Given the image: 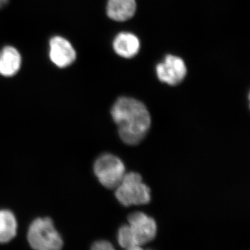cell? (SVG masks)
Instances as JSON below:
<instances>
[{"label": "cell", "instance_id": "6da1fadb", "mask_svg": "<svg viewBox=\"0 0 250 250\" xmlns=\"http://www.w3.org/2000/svg\"><path fill=\"white\" fill-rule=\"evenodd\" d=\"M120 137L126 144L136 146L144 139L151 125V117L144 104L136 99L121 97L111 108Z\"/></svg>", "mask_w": 250, "mask_h": 250}, {"label": "cell", "instance_id": "7a4b0ae2", "mask_svg": "<svg viewBox=\"0 0 250 250\" xmlns=\"http://www.w3.org/2000/svg\"><path fill=\"white\" fill-rule=\"evenodd\" d=\"M115 194L118 202L125 207L147 205L151 200L150 188L143 183L142 177L137 172L125 173Z\"/></svg>", "mask_w": 250, "mask_h": 250}, {"label": "cell", "instance_id": "3957f363", "mask_svg": "<svg viewBox=\"0 0 250 250\" xmlns=\"http://www.w3.org/2000/svg\"><path fill=\"white\" fill-rule=\"evenodd\" d=\"M28 241L33 249L39 250H58L63 245L62 236L49 218H37L31 224Z\"/></svg>", "mask_w": 250, "mask_h": 250}, {"label": "cell", "instance_id": "277c9868", "mask_svg": "<svg viewBox=\"0 0 250 250\" xmlns=\"http://www.w3.org/2000/svg\"><path fill=\"white\" fill-rule=\"evenodd\" d=\"M94 172L100 184L108 189H116L126 173L124 163L111 154H103L97 159Z\"/></svg>", "mask_w": 250, "mask_h": 250}, {"label": "cell", "instance_id": "5b68a950", "mask_svg": "<svg viewBox=\"0 0 250 250\" xmlns=\"http://www.w3.org/2000/svg\"><path fill=\"white\" fill-rule=\"evenodd\" d=\"M127 220L138 246H144L154 239L157 226L154 219L142 212H135L128 216Z\"/></svg>", "mask_w": 250, "mask_h": 250}, {"label": "cell", "instance_id": "8992f818", "mask_svg": "<svg viewBox=\"0 0 250 250\" xmlns=\"http://www.w3.org/2000/svg\"><path fill=\"white\" fill-rule=\"evenodd\" d=\"M187 65L183 59L173 55H167L164 62L156 67L159 80L170 85H178L185 78Z\"/></svg>", "mask_w": 250, "mask_h": 250}, {"label": "cell", "instance_id": "52a82bcc", "mask_svg": "<svg viewBox=\"0 0 250 250\" xmlns=\"http://www.w3.org/2000/svg\"><path fill=\"white\" fill-rule=\"evenodd\" d=\"M73 46L62 36H54L49 41V58L59 67H66L76 59Z\"/></svg>", "mask_w": 250, "mask_h": 250}, {"label": "cell", "instance_id": "ba28073f", "mask_svg": "<svg viewBox=\"0 0 250 250\" xmlns=\"http://www.w3.org/2000/svg\"><path fill=\"white\" fill-rule=\"evenodd\" d=\"M113 46L117 54L123 58L130 59L139 53L141 43L137 36L134 34L122 32L115 38Z\"/></svg>", "mask_w": 250, "mask_h": 250}, {"label": "cell", "instance_id": "9c48e42d", "mask_svg": "<svg viewBox=\"0 0 250 250\" xmlns=\"http://www.w3.org/2000/svg\"><path fill=\"white\" fill-rule=\"evenodd\" d=\"M22 64V57L18 49L6 46L0 52V74L4 77H13L18 73Z\"/></svg>", "mask_w": 250, "mask_h": 250}, {"label": "cell", "instance_id": "30bf717a", "mask_svg": "<svg viewBox=\"0 0 250 250\" xmlns=\"http://www.w3.org/2000/svg\"><path fill=\"white\" fill-rule=\"evenodd\" d=\"M106 11L108 17L113 21H127L136 13V0H108Z\"/></svg>", "mask_w": 250, "mask_h": 250}, {"label": "cell", "instance_id": "8fae6325", "mask_svg": "<svg viewBox=\"0 0 250 250\" xmlns=\"http://www.w3.org/2000/svg\"><path fill=\"white\" fill-rule=\"evenodd\" d=\"M17 220L12 212L0 210V243L11 241L17 233Z\"/></svg>", "mask_w": 250, "mask_h": 250}, {"label": "cell", "instance_id": "7c38bea8", "mask_svg": "<svg viewBox=\"0 0 250 250\" xmlns=\"http://www.w3.org/2000/svg\"><path fill=\"white\" fill-rule=\"evenodd\" d=\"M118 243L124 249L128 250H142V248L138 246L135 241L134 236L131 233L129 225H123L120 228L118 234Z\"/></svg>", "mask_w": 250, "mask_h": 250}, {"label": "cell", "instance_id": "4fadbf2b", "mask_svg": "<svg viewBox=\"0 0 250 250\" xmlns=\"http://www.w3.org/2000/svg\"><path fill=\"white\" fill-rule=\"evenodd\" d=\"M92 249L95 250H114V248L109 242L99 241L93 243Z\"/></svg>", "mask_w": 250, "mask_h": 250}, {"label": "cell", "instance_id": "5bb4252c", "mask_svg": "<svg viewBox=\"0 0 250 250\" xmlns=\"http://www.w3.org/2000/svg\"><path fill=\"white\" fill-rule=\"evenodd\" d=\"M8 0H0V9L7 3Z\"/></svg>", "mask_w": 250, "mask_h": 250}]
</instances>
